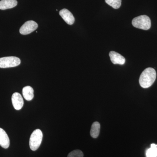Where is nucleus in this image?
<instances>
[{
  "instance_id": "1",
  "label": "nucleus",
  "mask_w": 157,
  "mask_h": 157,
  "mask_svg": "<svg viewBox=\"0 0 157 157\" xmlns=\"http://www.w3.org/2000/svg\"><path fill=\"white\" fill-rule=\"evenodd\" d=\"M156 78V72L153 68H147L144 70L139 78V83L144 88L150 87Z\"/></svg>"
},
{
  "instance_id": "2",
  "label": "nucleus",
  "mask_w": 157,
  "mask_h": 157,
  "mask_svg": "<svg viewBox=\"0 0 157 157\" xmlns=\"http://www.w3.org/2000/svg\"><path fill=\"white\" fill-rule=\"evenodd\" d=\"M132 24L136 28L147 30L151 27V21L148 16L146 15H140L133 19Z\"/></svg>"
},
{
  "instance_id": "3",
  "label": "nucleus",
  "mask_w": 157,
  "mask_h": 157,
  "mask_svg": "<svg viewBox=\"0 0 157 157\" xmlns=\"http://www.w3.org/2000/svg\"><path fill=\"white\" fill-rule=\"evenodd\" d=\"M43 134L40 129L35 130L31 135L29 140L30 148L32 151L37 150L42 142Z\"/></svg>"
},
{
  "instance_id": "4",
  "label": "nucleus",
  "mask_w": 157,
  "mask_h": 157,
  "mask_svg": "<svg viewBox=\"0 0 157 157\" xmlns=\"http://www.w3.org/2000/svg\"><path fill=\"white\" fill-rule=\"evenodd\" d=\"M19 58L15 56L4 57L0 58V68L14 67L20 64Z\"/></svg>"
},
{
  "instance_id": "5",
  "label": "nucleus",
  "mask_w": 157,
  "mask_h": 157,
  "mask_svg": "<svg viewBox=\"0 0 157 157\" xmlns=\"http://www.w3.org/2000/svg\"><path fill=\"white\" fill-rule=\"evenodd\" d=\"M38 27L36 22L33 21H29L23 25L20 29L19 32L21 35H28L36 30Z\"/></svg>"
},
{
  "instance_id": "6",
  "label": "nucleus",
  "mask_w": 157,
  "mask_h": 157,
  "mask_svg": "<svg viewBox=\"0 0 157 157\" xmlns=\"http://www.w3.org/2000/svg\"><path fill=\"white\" fill-rule=\"evenodd\" d=\"M11 101L13 107L16 110L21 109L23 106V99L19 93H14L11 97Z\"/></svg>"
},
{
  "instance_id": "7",
  "label": "nucleus",
  "mask_w": 157,
  "mask_h": 157,
  "mask_svg": "<svg viewBox=\"0 0 157 157\" xmlns=\"http://www.w3.org/2000/svg\"><path fill=\"white\" fill-rule=\"evenodd\" d=\"M59 14L65 22L72 25L75 21V18L70 11L67 9H63L59 11Z\"/></svg>"
},
{
  "instance_id": "8",
  "label": "nucleus",
  "mask_w": 157,
  "mask_h": 157,
  "mask_svg": "<svg viewBox=\"0 0 157 157\" xmlns=\"http://www.w3.org/2000/svg\"><path fill=\"white\" fill-rule=\"evenodd\" d=\"M109 56L111 62L114 64L123 65L125 63V58L116 52H110Z\"/></svg>"
},
{
  "instance_id": "9",
  "label": "nucleus",
  "mask_w": 157,
  "mask_h": 157,
  "mask_svg": "<svg viewBox=\"0 0 157 157\" xmlns=\"http://www.w3.org/2000/svg\"><path fill=\"white\" fill-rule=\"evenodd\" d=\"M0 145L3 148H8L10 146V139L5 130L0 128Z\"/></svg>"
},
{
  "instance_id": "10",
  "label": "nucleus",
  "mask_w": 157,
  "mask_h": 157,
  "mask_svg": "<svg viewBox=\"0 0 157 157\" xmlns=\"http://www.w3.org/2000/svg\"><path fill=\"white\" fill-rule=\"evenodd\" d=\"M17 4L16 0H1L0 1V9L4 10L12 9L17 6Z\"/></svg>"
},
{
  "instance_id": "11",
  "label": "nucleus",
  "mask_w": 157,
  "mask_h": 157,
  "mask_svg": "<svg viewBox=\"0 0 157 157\" xmlns=\"http://www.w3.org/2000/svg\"><path fill=\"white\" fill-rule=\"evenodd\" d=\"M22 94L26 101H30L34 98V90L31 86H25L23 88Z\"/></svg>"
},
{
  "instance_id": "12",
  "label": "nucleus",
  "mask_w": 157,
  "mask_h": 157,
  "mask_svg": "<svg viewBox=\"0 0 157 157\" xmlns=\"http://www.w3.org/2000/svg\"><path fill=\"white\" fill-rule=\"evenodd\" d=\"M100 129H101V125L98 122H94L92 125L91 128L90 134L91 136L94 138H97L100 134Z\"/></svg>"
},
{
  "instance_id": "13",
  "label": "nucleus",
  "mask_w": 157,
  "mask_h": 157,
  "mask_svg": "<svg viewBox=\"0 0 157 157\" xmlns=\"http://www.w3.org/2000/svg\"><path fill=\"white\" fill-rule=\"evenodd\" d=\"M147 157H157V144H152L151 147L147 150Z\"/></svg>"
},
{
  "instance_id": "14",
  "label": "nucleus",
  "mask_w": 157,
  "mask_h": 157,
  "mask_svg": "<svg viewBox=\"0 0 157 157\" xmlns=\"http://www.w3.org/2000/svg\"><path fill=\"white\" fill-rule=\"evenodd\" d=\"M107 4L114 9H118L121 5V0H105Z\"/></svg>"
},
{
  "instance_id": "15",
  "label": "nucleus",
  "mask_w": 157,
  "mask_h": 157,
  "mask_svg": "<svg viewBox=\"0 0 157 157\" xmlns=\"http://www.w3.org/2000/svg\"><path fill=\"white\" fill-rule=\"evenodd\" d=\"M83 154L81 151L76 150L71 151L68 155V157H83Z\"/></svg>"
}]
</instances>
